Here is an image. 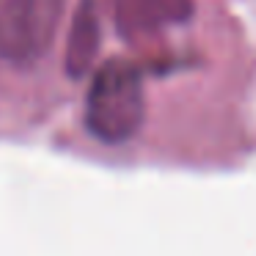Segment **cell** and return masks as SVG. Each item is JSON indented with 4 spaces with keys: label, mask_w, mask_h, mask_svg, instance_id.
Here are the masks:
<instances>
[{
    "label": "cell",
    "mask_w": 256,
    "mask_h": 256,
    "mask_svg": "<svg viewBox=\"0 0 256 256\" xmlns=\"http://www.w3.org/2000/svg\"><path fill=\"white\" fill-rule=\"evenodd\" d=\"M61 17L64 0H0V58L17 66L42 61Z\"/></svg>",
    "instance_id": "cell-2"
},
{
    "label": "cell",
    "mask_w": 256,
    "mask_h": 256,
    "mask_svg": "<svg viewBox=\"0 0 256 256\" xmlns=\"http://www.w3.org/2000/svg\"><path fill=\"white\" fill-rule=\"evenodd\" d=\"M116 25L122 36L140 39L168 25L188 22L193 14V0H110Z\"/></svg>",
    "instance_id": "cell-3"
},
{
    "label": "cell",
    "mask_w": 256,
    "mask_h": 256,
    "mask_svg": "<svg viewBox=\"0 0 256 256\" xmlns=\"http://www.w3.org/2000/svg\"><path fill=\"white\" fill-rule=\"evenodd\" d=\"M102 28H100V12L96 0H80L78 12L69 25V42H66V74L74 80L86 78L94 66V58L100 52Z\"/></svg>",
    "instance_id": "cell-4"
},
{
    "label": "cell",
    "mask_w": 256,
    "mask_h": 256,
    "mask_svg": "<svg viewBox=\"0 0 256 256\" xmlns=\"http://www.w3.org/2000/svg\"><path fill=\"white\" fill-rule=\"evenodd\" d=\"M146 100L140 72L130 61H108L91 80L86 124L105 144H124L144 124Z\"/></svg>",
    "instance_id": "cell-1"
}]
</instances>
